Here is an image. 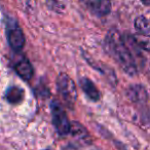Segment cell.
<instances>
[{
	"label": "cell",
	"mask_w": 150,
	"mask_h": 150,
	"mask_svg": "<svg viewBox=\"0 0 150 150\" xmlns=\"http://www.w3.org/2000/svg\"><path fill=\"white\" fill-rule=\"evenodd\" d=\"M52 125H54L56 131L58 132L59 135L61 136H66L70 134V121L67 116L66 111L63 109L61 104L57 102L56 100L52 101Z\"/></svg>",
	"instance_id": "obj_3"
},
{
	"label": "cell",
	"mask_w": 150,
	"mask_h": 150,
	"mask_svg": "<svg viewBox=\"0 0 150 150\" xmlns=\"http://www.w3.org/2000/svg\"><path fill=\"white\" fill-rule=\"evenodd\" d=\"M70 133L72 134V136L74 138H76V139H78V140H81V141H84V142H86V140L90 138L86 129H84L81 125L76 123V122H73L72 125H70Z\"/></svg>",
	"instance_id": "obj_10"
},
{
	"label": "cell",
	"mask_w": 150,
	"mask_h": 150,
	"mask_svg": "<svg viewBox=\"0 0 150 150\" xmlns=\"http://www.w3.org/2000/svg\"><path fill=\"white\" fill-rule=\"evenodd\" d=\"M142 2L144 3L145 5H149V2H150V0H141Z\"/></svg>",
	"instance_id": "obj_12"
},
{
	"label": "cell",
	"mask_w": 150,
	"mask_h": 150,
	"mask_svg": "<svg viewBox=\"0 0 150 150\" xmlns=\"http://www.w3.org/2000/svg\"><path fill=\"white\" fill-rule=\"evenodd\" d=\"M6 38L9 46L15 52H21L26 43V38L23 30L17 23H13L9 20L6 27Z\"/></svg>",
	"instance_id": "obj_4"
},
{
	"label": "cell",
	"mask_w": 150,
	"mask_h": 150,
	"mask_svg": "<svg viewBox=\"0 0 150 150\" xmlns=\"http://www.w3.org/2000/svg\"><path fill=\"white\" fill-rule=\"evenodd\" d=\"M135 27L136 30L140 33V36H145V37L149 36V24H148V20L145 17L143 16L138 17L135 22Z\"/></svg>",
	"instance_id": "obj_11"
},
{
	"label": "cell",
	"mask_w": 150,
	"mask_h": 150,
	"mask_svg": "<svg viewBox=\"0 0 150 150\" xmlns=\"http://www.w3.org/2000/svg\"><path fill=\"white\" fill-rule=\"evenodd\" d=\"M16 72L19 74V76L24 80H30L34 75V69L32 67L31 63L29 62L27 58L23 57L20 59L15 65Z\"/></svg>",
	"instance_id": "obj_6"
},
{
	"label": "cell",
	"mask_w": 150,
	"mask_h": 150,
	"mask_svg": "<svg viewBox=\"0 0 150 150\" xmlns=\"http://www.w3.org/2000/svg\"><path fill=\"white\" fill-rule=\"evenodd\" d=\"M6 100L8 101V103L13 105H17L22 103V101L25 98V92L23 88H19V86H11L7 90L6 92Z\"/></svg>",
	"instance_id": "obj_9"
},
{
	"label": "cell",
	"mask_w": 150,
	"mask_h": 150,
	"mask_svg": "<svg viewBox=\"0 0 150 150\" xmlns=\"http://www.w3.org/2000/svg\"><path fill=\"white\" fill-rule=\"evenodd\" d=\"M79 84L81 90L83 91V93L91 99L92 101H97L100 100L101 95L100 92H99L98 88L95 86V83L88 77H82L81 79L79 80Z\"/></svg>",
	"instance_id": "obj_7"
},
{
	"label": "cell",
	"mask_w": 150,
	"mask_h": 150,
	"mask_svg": "<svg viewBox=\"0 0 150 150\" xmlns=\"http://www.w3.org/2000/svg\"><path fill=\"white\" fill-rule=\"evenodd\" d=\"M127 96L135 103H147V92L141 86H134L127 92Z\"/></svg>",
	"instance_id": "obj_8"
},
{
	"label": "cell",
	"mask_w": 150,
	"mask_h": 150,
	"mask_svg": "<svg viewBox=\"0 0 150 150\" xmlns=\"http://www.w3.org/2000/svg\"><path fill=\"white\" fill-rule=\"evenodd\" d=\"M105 50L125 73L134 76L139 72L140 66L133 50L118 31L111 30L108 32L105 38Z\"/></svg>",
	"instance_id": "obj_1"
},
{
	"label": "cell",
	"mask_w": 150,
	"mask_h": 150,
	"mask_svg": "<svg viewBox=\"0 0 150 150\" xmlns=\"http://www.w3.org/2000/svg\"><path fill=\"white\" fill-rule=\"evenodd\" d=\"M81 2L92 15L98 18L106 17L111 11L110 0H81Z\"/></svg>",
	"instance_id": "obj_5"
},
{
	"label": "cell",
	"mask_w": 150,
	"mask_h": 150,
	"mask_svg": "<svg viewBox=\"0 0 150 150\" xmlns=\"http://www.w3.org/2000/svg\"><path fill=\"white\" fill-rule=\"evenodd\" d=\"M57 88L67 106L73 108L77 99V91L70 76L66 73H61L57 78Z\"/></svg>",
	"instance_id": "obj_2"
}]
</instances>
